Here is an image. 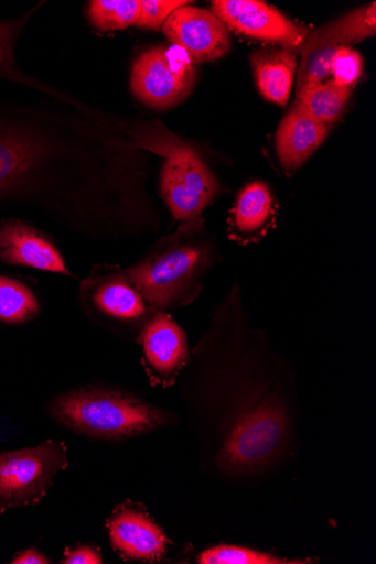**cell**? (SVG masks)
Segmentation results:
<instances>
[{"label": "cell", "mask_w": 376, "mask_h": 564, "mask_svg": "<svg viewBox=\"0 0 376 564\" xmlns=\"http://www.w3.org/2000/svg\"><path fill=\"white\" fill-rule=\"evenodd\" d=\"M80 303L105 321L136 329L138 336L157 312L130 283L120 265L97 264L82 280Z\"/></svg>", "instance_id": "cell-8"}, {"label": "cell", "mask_w": 376, "mask_h": 564, "mask_svg": "<svg viewBox=\"0 0 376 564\" xmlns=\"http://www.w3.org/2000/svg\"><path fill=\"white\" fill-rule=\"evenodd\" d=\"M68 465L65 442L46 440L34 447L0 453V514L37 505Z\"/></svg>", "instance_id": "cell-6"}, {"label": "cell", "mask_w": 376, "mask_h": 564, "mask_svg": "<svg viewBox=\"0 0 376 564\" xmlns=\"http://www.w3.org/2000/svg\"><path fill=\"white\" fill-rule=\"evenodd\" d=\"M107 531L114 549L126 560L159 561L170 544L146 508L129 500L115 509L107 520Z\"/></svg>", "instance_id": "cell-13"}, {"label": "cell", "mask_w": 376, "mask_h": 564, "mask_svg": "<svg viewBox=\"0 0 376 564\" xmlns=\"http://www.w3.org/2000/svg\"><path fill=\"white\" fill-rule=\"evenodd\" d=\"M196 78L197 70L181 47L154 46L135 62L131 88L144 106L165 110L190 95Z\"/></svg>", "instance_id": "cell-7"}, {"label": "cell", "mask_w": 376, "mask_h": 564, "mask_svg": "<svg viewBox=\"0 0 376 564\" xmlns=\"http://www.w3.org/2000/svg\"><path fill=\"white\" fill-rule=\"evenodd\" d=\"M331 127L322 124L297 109L282 120L277 133V152L287 173L299 170L329 135Z\"/></svg>", "instance_id": "cell-15"}, {"label": "cell", "mask_w": 376, "mask_h": 564, "mask_svg": "<svg viewBox=\"0 0 376 564\" xmlns=\"http://www.w3.org/2000/svg\"><path fill=\"white\" fill-rule=\"evenodd\" d=\"M201 564H291L303 563L288 561L264 552L240 546L218 545L203 551L197 557Z\"/></svg>", "instance_id": "cell-22"}, {"label": "cell", "mask_w": 376, "mask_h": 564, "mask_svg": "<svg viewBox=\"0 0 376 564\" xmlns=\"http://www.w3.org/2000/svg\"><path fill=\"white\" fill-rule=\"evenodd\" d=\"M363 73V59L357 51L342 46L336 51L332 62L333 83L340 87L353 88Z\"/></svg>", "instance_id": "cell-23"}, {"label": "cell", "mask_w": 376, "mask_h": 564, "mask_svg": "<svg viewBox=\"0 0 376 564\" xmlns=\"http://www.w3.org/2000/svg\"><path fill=\"white\" fill-rule=\"evenodd\" d=\"M40 313L39 299L26 284L0 275V322L21 325L32 322Z\"/></svg>", "instance_id": "cell-19"}, {"label": "cell", "mask_w": 376, "mask_h": 564, "mask_svg": "<svg viewBox=\"0 0 376 564\" xmlns=\"http://www.w3.org/2000/svg\"><path fill=\"white\" fill-rule=\"evenodd\" d=\"M161 29L194 65L219 61L232 47L228 28L204 9L185 6L175 11Z\"/></svg>", "instance_id": "cell-11"}, {"label": "cell", "mask_w": 376, "mask_h": 564, "mask_svg": "<svg viewBox=\"0 0 376 564\" xmlns=\"http://www.w3.org/2000/svg\"><path fill=\"white\" fill-rule=\"evenodd\" d=\"M49 413L73 432L97 440L138 436L171 420L165 410L132 393L103 387L63 392L51 400Z\"/></svg>", "instance_id": "cell-4"}, {"label": "cell", "mask_w": 376, "mask_h": 564, "mask_svg": "<svg viewBox=\"0 0 376 564\" xmlns=\"http://www.w3.org/2000/svg\"><path fill=\"white\" fill-rule=\"evenodd\" d=\"M278 203L262 181L246 184L238 193L228 220L229 237L241 243L257 242L277 220Z\"/></svg>", "instance_id": "cell-14"}, {"label": "cell", "mask_w": 376, "mask_h": 564, "mask_svg": "<svg viewBox=\"0 0 376 564\" xmlns=\"http://www.w3.org/2000/svg\"><path fill=\"white\" fill-rule=\"evenodd\" d=\"M138 343L151 384L173 386L186 369L191 352L183 328L168 312L157 311L142 327Z\"/></svg>", "instance_id": "cell-9"}, {"label": "cell", "mask_w": 376, "mask_h": 564, "mask_svg": "<svg viewBox=\"0 0 376 564\" xmlns=\"http://www.w3.org/2000/svg\"><path fill=\"white\" fill-rule=\"evenodd\" d=\"M212 13L227 28L260 41L276 42L284 48H302L308 31L280 11L257 0H216Z\"/></svg>", "instance_id": "cell-10"}, {"label": "cell", "mask_w": 376, "mask_h": 564, "mask_svg": "<svg viewBox=\"0 0 376 564\" xmlns=\"http://www.w3.org/2000/svg\"><path fill=\"white\" fill-rule=\"evenodd\" d=\"M376 33L375 2L308 34L303 45L350 46Z\"/></svg>", "instance_id": "cell-17"}, {"label": "cell", "mask_w": 376, "mask_h": 564, "mask_svg": "<svg viewBox=\"0 0 376 564\" xmlns=\"http://www.w3.org/2000/svg\"><path fill=\"white\" fill-rule=\"evenodd\" d=\"M65 564H100L103 563L101 553L93 545H78L67 549L65 557L62 560Z\"/></svg>", "instance_id": "cell-25"}, {"label": "cell", "mask_w": 376, "mask_h": 564, "mask_svg": "<svg viewBox=\"0 0 376 564\" xmlns=\"http://www.w3.org/2000/svg\"><path fill=\"white\" fill-rule=\"evenodd\" d=\"M12 564H47L51 561L40 551L35 549H26L18 552L11 561Z\"/></svg>", "instance_id": "cell-26"}, {"label": "cell", "mask_w": 376, "mask_h": 564, "mask_svg": "<svg viewBox=\"0 0 376 564\" xmlns=\"http://www.w3.org/2000/svg\"><path fill=\"white\" fill-rule=\"evenodd\" d=\"M352 89L331 83L308 86L297 91L294 109L326 126L335 123L344 112Z\"/></svg>", "instance_id": "cell-18"}, {"label": "cell", "mask_w": 376, "mask_h": 564, "mask_svg": "<svg viewBox=\"0 0 376 564\" xmlns=\"http://www.w3.org/2000/svg\"><path fill=\"white\" fill-rule=\"evenodd\" d=\"M190 4L186 0H142L137 26L158 31L175 11Z\"/></svg>", "instance_id": "cell-24"}, {"label": "cell", "mask_w": 376, "mask_h": 564, "mask_svg": "<svg viewBox=\"0 0 376 564\" xmlns=\"http://www.w3.org/2000/svg\"><path fill=\"white\" fill-rule=\"evenodd\" d=\"M127 186L120 165L99 145L0 122V199L36 196L64 226L92 235L114 220Z\"/></svg>", "instance_id": "cell-2"}, {"label": "cell", "mask_w": 376, "mask_h": 564, "mask_svg": "<svg viewBox=\"0 0 376 564\" xmlns=\"http://www.w3.org/2000/svg\"><path fill=\"white\" fill-rule=\"evenodd\" d=\"M87 13L92 25L98 31H121L137 25L141 0H92Z\"/></svg>", "instance_id": "cell-20"}, {"label": "cell", "mask_w": 376, "mask_h": 564, "mask_svg": "<svg viewBox=\"0 0 376 564\" xmlns=\"http://www.w3.org/2000/svg\"><path fill=\"white\" fill-rule=\"evenodd\" d=\"M255 80L260 94L280 107H286L294 85L298 62L289 48L258 51L251 56Z\"/></svg>", "instance_id": "cell-16"}, {"label": "cell", "mask_w": 376, "mask_h": 564, "mask_svg": "<svg viewBox=\"0 0 376 564\" xmlns=\"http://www.w3.org/2000/svg\"><path fill=\"white\" fill-rule=\"evenodd\" d=\"M216 262L217 254L204 236L202 219L197 218L159 240L146 258L126 269V273L153 310L169 312L198 299Z\"/></svg>", "instance_id": "cell-3"}, {"label": "cell", "mask_w": 376, "mask_h": 564, "mask_svg": "<svg viewBox=\"0 0 376 564\" xmlns=\"http://www.w3.org/2000/svg\"><path fill=\"white\" fill-rule=\"evenodd\" d=\"M141 147L165 159L160 174V192L174 219L184 224L201 218L217 197L221 185L198 152L166 137L146 139Z\"/></svg>", "instance_id": "cell-5"}, {"label": "cell", "mask_w": 376, "mask_h": 564, "mask_svg": "<svg viewBox=\"0 0 376 564\" xmlns=\"http://www.w3.org/2000/svg\"><path fill=\"white\" fill-rule=\"evenodd\" d=\"M193 357L203 365L206 399L225 415L222 469L246 475L273 464L289 443L294 381L280 354L250 325L238 281L214 307Z\"/></svg>", "instance_id": "cell-1"}, {"label": "cell", "mask_w": 376, "mask_h": 564, "mask_svg": "<svg viewBox=\"0 0 376 564\" xmlns=\"http://www.w3.org/2000/svg\"><path fill=\"white\" fill-rule=\"evenodd\" d=\"M33 11L34 10L14 20L0 21V78L46 90V88L41 86L37 82L22 73L14 56L15 43Z\"/></svg>", "instance_id": "cell-21"}, {"label": "cell", "mask_w": 376, "mask_h": 564, "mask_svg": "<svg viewBox=\"0 0 376 564\" xmlns=\"http://www.w3.org/2000/svg\"><path fill=\"white\" fill-rule=\"evenodd\" d=\"M0 262L76 279L55 241L20 219L0 220Z\"/></svg>", "instance_id": "cell-12"}]
</instances>
